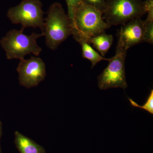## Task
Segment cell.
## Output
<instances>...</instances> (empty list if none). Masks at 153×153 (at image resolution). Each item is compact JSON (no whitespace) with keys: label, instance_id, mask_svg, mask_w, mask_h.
Returning a JSON list of instances; mask_svg holds the SVG:
<instances>
[{"label":"cell","instance_id":"obj_9","mask_svg":"<svg viewBox=\"0 0 153 153\" xmlns=\"http://www.w3.org/2000/svg\"><path fill=\"white\" fill-rule=\"evenodd\" d=\"M14 143L20 153H46L45 149L30 138L15 131Z\"/></svg>","mask_w":153,"mask_h":153},{"label":"cell","instance_id":"obj_3","mask_svg":"<svg viewBox=\"0 0 153 153\" xmlns=\"http://www.w3.org/2000/svg\"><path fill=\"white\" fill-rule=\"evenodd\" d=\"M24 30H10L1 40V45L9 60H22L26 55L31 54L38 56L42 52V49L37 44V40L44 36V34L33 33L28 36L24 34Z\"/></svg>","mask_w":153,"mask_h":153},{"label":"cell","instance_id":"obj_5","mask_svg":"<svg viewBox=\"0 0 153 153\" xmlns=\"http://www.w3.org/2000/svg\"><path fill=\"white\" fill-rule=\"evenodd\" d=\"M40 0H23L7 12V17L13 24H21L22 29L39 28L44 31V13Z\"/></svg>","mask_w":153,"mask_h":153},{"label":"cell","instance_id":"obj_16","mask_svg":"<svg viewBox=\"0 0 153 153\" xmlns=\"http://www.w3.org/2000/svg\"><path fill=\"white\" fill-rule=\"evenodd\" d=\"M143 7L145 13H147L146 20L153 21V0H146L143 1Z\"/></svg>","mask_w":153,"mask_h":153},{"label":"cell","instance_id":"obj_7","mask_svg":"<svg viewBox=\"0 0 153 153\" xmlns=\"http://www.w3.org/2000/svg\"><path fill=\"white\" fill-rule=\"evenodd\" d=\"M17 71L19 83L26 88L36 87L46 78V65L39 57L31 56L29 59L20 60Z\"/></svg>","mask_w":153,"mask_h":153},{"label":"cell","instance_id":"obj_11","mask_svg":"<svg viewBox=\"0 0 153 153\" xmlns=\"http://www.w3.org/2000/svg\"><path fill=\"white\" fill-rule=\"evenodd\" d=\"M113 42V36L111 34H106L105 32L91 37L88 41L89 44L104 57L110 49Z\"/></svg>","mask_w":153,"mask_h":153},{"label":"cell","instance_id":"obj_10","mask_svg":"<svg viewBox=\"0 0 153 153\" xmlns=\"http://www.w3.org/2000/svg\"><path fill=\"white\" fill-rule=\"evenodd\" d=\"M74 39L81 45L82 49V57L85 59H87L91 63V68L102 60L109 61L110 58H105L96 51L90 44L85 39L79 37H76Z\"/></svg>","mask_w":153,"mask_h":153},{"label":"cell","instance_id":"obj_13","mask_svg":"<svg viewBox=\"0 0 153 153\" xmlns=\"http://www.w3.org/2000/svg\"><path fill=\"white\" fill-rule=\"evenodd\" d=\"M143 42L153 44V21H144Z\"/></svg>","mask_w":153,"mask_h":153},{"label":"cell","instance_id":"obj_12","mask_svg":"<svg viewBox=\"0 0 153 153\" xmlns=\"http://www.w3.org/2000/svg\"><path fill=\"white\" fill-rule=\"evenodd\" d=\"M129 100L132 106L138 107L141 109L146 111L151 114H153V90H151L150 93L146 101L144 104L140 105L136 102L133 100L129 98Z\"/></svg>","mask_w":153,"mask_h":153},{"label":"cell","instance_id":"obj_6","mask_svg":"<svg viewBox=\"0 0 153 153\" xmlns=\"http://www.w3.org/2000/svg\"><path fill=\"white\" fill-rule=\"evenodd\" d=\"M127 51L116 48L115 55L110 58L108 65L97 78L98 87L101 90L128 87L125 63Z\"/></svg>","mask_w":153,"mask_h":153},{"label":"cell","instance_id":"obj_4","mask_svg":"<svg viewBox=\"0 0 153 153\" xmlns=\"http://www.w3.org/2000/svg\"><path fill=\"white\" fill-rule=\"evenodd\" d=\"M145 14L142 0H107L102 17L110 27L141 18Z\"/></svg>","mask_w":153,"mask_h":153},{"label":"cell","instance_id":"obj_8","mask_svg":"<svg viewBox=\"0 0 153 153\" xmlns=\"http://www.w3.org/2000/svg\"><path fill=\"white\" fill-rule=\"evenodd\" d=\"M144 21L140 18L132 19L122 25L117 48L127 51L143 42Z\"/></svg>","mask_w":153,"mask_h":153},{"label":"cell","instance_id":"obj_14","mask_svg":"<svg viewBox=\"0 0 153 153\" xmlns=\"http://www.w3.org/2000/svg\"><path fill=\"white\" fill-rule=\"evenodd\" d=\"M68 8V18L71 21V25L73 23L74 12L76 8L82 2V0H66Z\"/></svg>","mask_w":153,"mask_h":153},{"label":"cell","instance_id":"obj_1","mask_svg":"<svg viewBox=\"0 0 153 153\" xmlns=\"http://www.w3.org/2000/svg\"><path fill=\"white\" fill-rule=\"evenodd\" d=\"M73 28L68 15L61 4H52L47 12L44 19V31L46 44L52 50H55L61 43L72 35Z\"/></svg>","mask_w":153,"mask_h":153},{"label":"cell","instance_id":"obj_15","mask_svg":"<svg viewBox=\"0 0 153 153\" xmlns=\"http://www.w3.org/2000/svg\"><path fill=\"white\" fill-rule=\"evenodd\" d=\"M82 1L100 11L102 14L106 7L107 0H82Z\"/></svg>","mask_w":153,"mask_h":153},{"label":"cell","instance_id":"obj_2","mask_svg":"<svg viewBox=\"0 0 153 153\" xmlns=\"http://www.w3.org/2000/svg\"><path fill=\"white\" fill-rule=\"evenodd\" d=\"M73 37L89 39L110 28L100 11L82 2L76 8L72 24Z\"/></svg>","mask_w":153,"mask_h":153},{"label":"cell","instance_id":"obj_17","mask_svg":"<svg viewBox=\"0 0 153 153\" xmlns=\"http://www.w3.org/2000/svg\"><path fill=\"white\" fill-rule=\"evenodd\" d=\"M2 134V123L0 121V153H2L1 146V139Z\"/></svg>","mask_w":153,"mask_h":153}]
</instances>
